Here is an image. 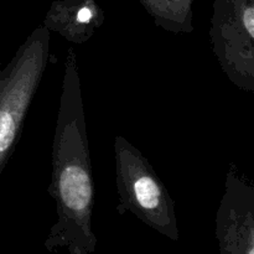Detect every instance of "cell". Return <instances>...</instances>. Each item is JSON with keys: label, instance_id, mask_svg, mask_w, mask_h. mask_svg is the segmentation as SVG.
<instances>
[{"label": "cell", "instance_id": "7a4b0ae2", "mask_svg": "<svg viewBox=\"0 0 254 254\" xmlns=\"http://www.w3.org/2000/svg\"><path fill=\"white\" fill-rule=\"evenodd\" d=\"M50 59V31L39 26L6 64L0 61V175L19 141Z\"/></svg>", "mask_w": 254, "mask_h": 254}, {"label": "cell", "instance_id": "5b68a950", "mask_svg": "<svg viewBox=\"0 0 254 254\" xmlns=\"http://www.w3.org/2000/svg\"><path fill=\"white\" fill-rule=\"evenodd\" d=\"M220 254H254V186L231 166L216 213Z\"/></svg>", "mask_w": 254, "mask_h": 254}, {"label": "cell", "instance_id": "8992f818", "mask_svg": "<svg viewBox=\"0 0 254 254\" xmlns=\"http://www.w3.org/2000/svg\"><path fill=\"white\" fill-rule=\"evenodd\" d=\"M103 15L93 0H83L82 4L57 2L45 19V27L54 30L60 36L73 44H84L103 24Z\"/></svg>", "mask_w": 254, "mask_h": 254}, {"label": "cell", "instance_id": "277c9868", "mask_svg": "<svg viewBox=\"0 0 254 254\" xmlns=\"http://www.w3.org/2000/svg\"><path fill=\"white\" fill-rule=\"evenodd\" d=\"M210 37L226 77L254 92V0H216Z\"/></svg>", "mask_w": 254, "mask_h": 254}, {"label": "cell", "instance_id": "3957f363", "mask_svg": "<svg viewBox=\"0 0 254 254\" xmlns=\"http://www.w3.org/2000/svg\"><path fill=\"white\" fill-rule=\"evenodd\" d=\"M117 212L131 213L171 241H179L175 202L148 159L128 139H114Z\"/></svg>", "mask_w": 254, "mask_h": 254}, {"label": "cell", "instance_id": "6da1fadb", "mask_svg": "<svg viewBox=\"0 0 254 254\" xmlns=\"http://www.w3.org/2000/svg\"><path fill=\"white\" fill-rule=\"evenodd\" d=\"M56 206V222L45 241L49 252L93 254L97 237L92 228L94 181L92 175L86 113L77 56L68 49L56 128L52 143V171L49 189Z\"/></svg>", "mask_w": 254, "mask_h": 254}]
</instances>
